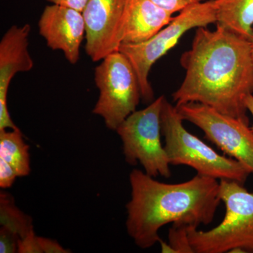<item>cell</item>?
Masks as SVG:
<instances>
[{
  "mask_svg": "<svg viewBox=\"0 0 253 253\" xmlns=\"http://www.w3.org/2000/svg\"><path fill=\"white\" fill-rule=\"evenodd\" d=\"M180 64L185 77L172 94L175 106L199 103L250 125L245 103L253 94L250 40L219 25L196 28Z\"/></svg>",
  "mask_w": 253,
  "mask_h": 253,
  "instance_id": "obj_1",
  "label": "cell"
},
{
  "mask_svg": "<svg viewBox=\"0 0 253 253\" xmlns=\"http://www.w3.org/2000/svg\"><path fill=\"white\" fill-rule=\"evenodd\" d=\"M129 183L126 229L142 249L159 242L158 233L166 224L199 227L211 224L221 202L219 181L198 174L184 182L168 184L134 169Z\"/></svg>",
  "mask_w": 253,
  "mask_h": 253,
  "instance_id": "obj_2",
  "label": "cell"
},
{
  "mask_svg": "<svg viewBox=\"0 0 253 253\" xmlns=\"http://www.w3.org/2000/svg\"><path fill=\"white\" fill-rule=\"evenodd\" d=\"M183 122L184 120L175 105L165 98L161 111V126L165 149L171 166H189L200 175L244 184L251 174L249 169L234 158L218 154L188 131Z\"/></svg>",
  "mask_w": 253,
  "mask_h": 253,
  "instance_id": "obj_3",
  "label": "cell"
},
{
  "mask_svg": "<svg viewBox=\"0 0 253 253\" xmlns=\"http://www.w3.org/2000/svg\"><path fill=\"white\" fill-rule=\"evenodd\" d=\"M219 196L226 208L220 224L206 231L189 228L195 253H253V193L237 181L223 179Z\"/></svg>",
  "mask_w": 253,
  "mask_h": 253,
  "instance_id": "obj_4",
  "label": "cell"
},
{
  "mask_svg": "<svg viewBox=\"0 0 253 253\" xmlns=\"http://www.w3.org/2000/svg\"><path fill=\"white\" fill-rule=\"evenodd\" d=\"M217 21V7L213 0H205L188 6L173 17L171 22L148 41L137 44H122L119 51L129 60L140 84L141 99L145 103L154 100L149 81L151 68L178 44L181 37L199 27H208Z\"/></svg>",
  "mask_w": 253,
  "mask_h": 253,
  "instance_id": "obj_5",
  "label": "cell"
},
{
  "mask_svg": "<svg viewBox=\"0 0 253 253\" xmlns=\"http://www.w3.org/2000/svg\"><path fill=\"white\" fill-rule=\"evenodd\" d=\"M164 96L134 111L116 129L123 142V154L128 164L140 163L144 172L153 177L171 176L170 163L162 144V111Z\"/></svg>",
  "mask_w": 253,
  "mask_h": 253,
  "instance_id": "obj_6",
  "label": "cell"
},
{
  "mask_svg": "<svg viewBox=\"0 0 253 253\" xmlns=\"http://www.w3.org/2000/svg\"><path fill=\"white\" fill-rule=\"evenodd\" d=\"M95 68L94 81L99 91L92 113L116 131L136 111L141 99L140 84L132 65L121 51L106 56Z\"/></svg>",
  "mask_w": 253,
  "mask_h": 253,
  "instance_id": "obj_7",
  "label": "cell"
},
{
  "mask_svg": "<svg viewBox=\"0 0 253 253\" xmlns=\"http://www.w3.org/2000/svg\"><path fill=\"white\" fill-rule=\"evenodd\" d=\"M176 109L184 121L200 128L208 140L253 173V131L250 125L199 103H187Z\"/></svg>",
  "mask_w": 253,
  "mask_h": 253,
  "instance_id": "obj_8",
  "label": "cell"
},
{
  "mask_svg": "<svg viewBox=\"0 0 253 253\" xmlns=\"http://www.w3.org/2000/svg\"><path fill=\"white\" fill-rule=\"evenodd\" d=\"M126 0H88L83 11L86 26L85 51L91 61H101L119 51Z\"/></svg>",
  "mask_w": 253,
  "mask_h": 253,
  "instance_id": "obj_9",
  "label": "cell"
},
{
  "mask_svg": "<svg viewBox=\"0 0 253 253\" xmlns=\"http://www.w3.org/2000/svg\"><path fill=\"white\" fill-rule=\"evenodd\" d=\"M41 36L52 50H60L71 64L80 59L81 46L86 38L83 12L54 4L46 6L38 21Z\"/></svg>",
  "mask_w": 253,
  "mask_h": 253,
  "instance_id": "obj_10",
  "label": "cell"
},
{
  "mask_svg": "<svg viewBox=\"0 0 253 253\" xmlns=\"http://www.w3.org/2000/svg\"><path fill=\"white\" fill-rule=\"evenodd\" d=\"M29 24L11 26L0 41V131L18 129L10 116L7 95L10 83L18 73L33 69L34 62L28 51Z\"/></svg>",
  "mask_w": 253,
  "mask_h": 253,
  "instance_id": "obj_11",
  "label": "cell"
},
{
  "mask_svg": "<svg viewBox=\"0 0 253 253\" xmlns=\"http://www.w3.org/2000/svg\"><path fill=\"white\" fill-rule=\"evenodd\" d=\"M173 17V14L152 0H126L122 44H137L148 41L169 24Z\"/></svg>",
  "mask_w": 253,
  "mask_h": 253,
  "instance_id": "obj_12",
  "label": "cell"
},
{
  "mask_svg": "<svg viewBox=\"0 0 253 253\" xmlns=\"http://www.w3.org/2000/svg\"><path fill=\"white\" fill-rule=\"evenodd\" d=\"M217 7L216 25L241 35L253 38V0H213Z\"/></svg>",
  "mask_w": 253,
  "mask_h": 253,
  "instance_id": "obj_13",
  "label": "cell"
},
{
  "mask_svg": "<svg viewBox=\"0 0 253 253\" xmlns=\"http://www.w3.org/2000/svg\"><path fill=\"white\" fill-rule=\"evenodd\" d=\"M0 159L9 163L18 177L31 172L29 146L23 140L20 129L0 131Z\"/></svg>",
  "mask_w": 253,
  "mask_h": 253,
  "instance_id": "obj_14",
  "label": "cell"
},
{
  "mask_svg": "<svg viewBox=\"0 0 253 253\" xmlns=\"http://www.w3.org/2000/svg\"><path fill=\"white\" fill-rule=\"evenodd\" d=\"M0 224L23 239L34 232L32 218L23 213L15 204L14 197L9 193H0Z\"/></svg>",
  "mask_w": 253,
  "mask_h": 253,
  "instance_id": "obj_15",
  "label": "cell"
},
{
  "mask_svg": "<svg viewBox=\"0 0 253 253\" xmlns=\"http://www.w3.org/2000/svg\"><path fill=\"white\" fill-rule=\"evenodd\" d=\"M189 226L184 224H172L169 229V244L174 253H195L189 239Z\"/></svg>",
  "mask_w": 253,
  "mask_h": 253,
  "instance_id": "obj_16",
  "label": "cell"
},
{
  "mask_svg": "<svg viewBox=\"0 0 253 253\" xmlns=\"http://www.w3.org/2000/svg\"><path fill=\"white\" fill-rule=\"evenodd\" d=\"M20 236L4 226L0 228V253H18Z\"/></svg>",
  "mask_w": 253,
  "mask_h": 253,
  "instance_id": "obj_17",
  "label": "cell"
},
{
  "mask_svg": "<svg viewBox=\"0 0 253 253\" xmlns=\"http://www.w3.org/2000/svg\"><path fill=\"white\" fill-rule=\"evenodd\" d=\"M155 4L170 14L179 13L188 6L202 2L205 0H152Z\"/></svg>",
  "mask_w": 253,
  "mask_h": 253,
  "instance_id": "obj_18",
  "label": "cell"
},
{
  "mask_svg": "<svg viewBox=\"0 0 253 253\" xmlns=\"http://www.w3.org/2000/svg\"><path fill=\"white\" fill-rule=\"evenodd\" d=\"M17 177V174L9 163L0 159V187L1 189L11 187Z\"/></svg>",
  "mask_w": 253,
  "mask_h": 253,
  "instance_id": "obj_19",
  "label": "cell"
},
{
  "mask_svg": "<svg viewBox=\"0 0 253 253\" xmlns=\"http://www.w3.org/2000/svg\"><path fill=\"white\" fill-rule=\"evenodd\" d=\"M38 236H36L35 232L20 239L18 242V253H42L41 246L38 239Z\"/></svg>",
  "mask_w": 253,
  "mask_h": 253,
  "instance_id": "obj_20",
  "label": "cell"
},
{
  "mask_svg": "<svg viewBox=\"0 0 253 253\" xmlns=\"http://www.w3.org/2000/svg\"><path fill=\"white\" fill-rule=\"evenodd\" d=\"M42 251L44 253H68L69 250L65 249L55 240L46 239L44 237H38Z\"/></svg>",
  "mask_w": 253,
  "mask_h": 253,
  "instance_id": "obj_21",
  "label": "cell"
},
{
  "mask_svg": "<svg viewBox=\"0 0 253 253\" xmlns=\"http://www.w3.org/2000/svg\"><path fill=\"white\" fill-rule=\"evenodd\" d=\"M51 4L61 5L83 12L88 0H47Z\"/></svg>",
  "mask_w": 253,
  "mask_h": 253,
  "instance_id": "obj_22",
  "label": "cell"
},
{
  "mask_svg": "<svg viewBox=\"0 0 253 253\" xmlns=\"http://www.w3.org/2000/svg\"><path fill=\"white\" fill-rule=\"evenodd\" d=\"M245 103H246V108H247L248 111H249V113H251V116H252L253 118V94L249 95V96L246 98ZM251 127L253 131V124Z\"/></svg>",
  "mask_w": 253,
  "mask_h": 253,
  "instance_id": "obj_23",
  "label": "cell"
},
{
  "mask_svg": "<svg viewBox=\"0 0 253 253\" xmlns=\"http://www.w3.org/2000/svg\"><path fill=\"white\" fill-rule=\"evenodd\" d=\"M158 243L161 244V252L163 253H174V251H173L172 247H171L169 243L167 244V243L165 242V241H163L161 239H160L159 242Z\"/></svg>",
  "mask_w": 253,
  "mask_h": 253,
  "instance_id": "obj_24",
  "label": "cell"
},
{
  "mask_svg": "<svg viewBox=\"0 0 253 253\" xmlns=\"http://www.w3.org/2000/svg\"><path fill=\"white\" fill-rule=\"evenodd\" d=\"M251 56H252V59H253V38H252V40H251Z\"/></svg>",
  "mask_w": 253,
  "mask_h": 253,
  "instance_id": "obj_25",
  "label": "cell"
}]
</instances>
